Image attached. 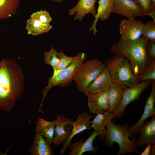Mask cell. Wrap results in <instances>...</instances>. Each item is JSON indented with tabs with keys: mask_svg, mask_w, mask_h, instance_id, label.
<instances>
[{
	"mask_svg": "<svg viewBox=\"0 0 155 155\" xmlns=\"http://www.w3.org/2000/svg\"><path fill=\"white\" fill-rule=\"evenodd\" d=\"M112 13L130 19L146 16L143 11L133 0H113Z\"/></svg>",
	"mask_w": 155,
	"mask_h": 155,
	"instance_id": "30bf717a",
	"label": "cell"
},
{
	"mask_svg": "<svg viewBox=\"0 0 155 155\" xmlns=\"http://www.w3.org/2000/svg\"><path fill=\"white\" fill-rule=\"evenodd\" d=\"M20 0H0V19H5L14 15Z\"/></svg>",
	"mask_w": 155,
	"mask_h": 155,
	"instance_id": "cb8c5ba5",
	"label": "cell"
},
{
	"mask_svg": "<svg viewBox=\"0 0 155 155\" xmlns=\"http://www.w3.org/2000/svg\"><path fill=\"white\" fill-rule=\"evenodd\" d=\"M58 54L59 61L56 69L55 71L62 70L67 68L73 62L75 58V57H72L66 55L61 50L59 51Z\"/></svg>",
	"mask_w": 155,
	"mask_h": 155,
	"instance_id": "f1b7e54d",
	"label": "cell"
},
{
	"mask_svg": "<svg viewBox=\"0 0 155 155\" xmlns=\"http://www.w3.org/2000/svg\"><path fill=\"white\" fill-rule=\"evenodd\" d=\"M152 83L151 91L146 99V104L142 117L135 124L129 127V130L131 133L137 132L138 130L144 125V122L146 119L149 117H155V80L152 81Z\"/></svg>",
	"mask_w": 155,
	"mask_h": 155,
	"instance_id": "4fadbf2b",
	"label": "cell"
},
{
	"mask_svg": "<svg viewBox=\"0 0 155 155\" xmlns=\"http://www.w3.org/2000/svg\"><path fill=\"white\" fill-rule=\"evenodd\" d=\"M114 119L113 113L107 110L102 111L96 114L93 120L90 121L91 127L98 133L100 139L105 140L107 134L106 124L112 119Z\"/></svg>",
	"mask_w": 155,
	"mask_h": 155,
	"instance_id": "2e32d148",
	"label": "cell"
},
{
	"mask_svg": "<svg viewBox=\"0 0 155 155\" xmlns=\"http://www.w3.org/2000/svg\"><path fill=\"white\" fill-rule=\"evenodd\" d=\"M144 24L140 21L135 19H124L119 25L120 40H133L138 39L142 35Z\"/></svg>",
	"mask_w": 155,
	"mask_h": 155,
	"instance_id": "8fae6325",
	"label": "cell"
},
{
	"mask_svg": "<svg viewBox=\"0 0 155 155\" xmlns=\"http://www.w3.org/2000/svg\"><path fill=\"white\" fill-rule=\"evenodd\" d=\"M108 89L87 97L88 106L91 113L96 114L101 111L108 110Z\"/></svg>",
	"mask_w": 155,
	"mask_h": 155,
	"instance_id": "ac0fdd59",
	"label": "cell"
},
{
	"mask_svg": "<svg viewBox=\"0 0 155 155\" xmlns=\"http://www.w3.org/2000/svg\"><path fill=\"white\" fill-rule=\"evenodd\" d=\"M87 54L84 52H79L75 56L72 63L67 68L53 71L52 77L49 78L47 86L42 90L43 94L41 103L39 111L42 107L43 101L50 90L53 87L58 86L65 87L70 84L76 73L85 61Z\"/></svg>",
	"mask_w": 155,
	"mask_h": 155,
	"instance_id": "277c9868",
	"label": "cell"
},
{
	"mask_svg": "<svg viewBox=\"0 0 155 155\" xmlns=\"http://www.w3.org/2000/svg\"><path fill=\"white\" fill-rule=\"evenodd\" d=\"M22 69L9 59L0 62V110H11L21 97L25 83Z\"/></svg>",
	"mask_w": 155,
	"mask_h": 155,
	"instance_id": "6da1fadb",
	"label": "cell"
},
{
	"mask_svg": "<svg viewBox=\"0 0 155 155\" xmlns=\"http://www.w3.org/2000/svg\"><path fill=\"white\" fill-rule=\"evenodd\" d=\"M53 1L57 3H61L63 0H52Z\"/></svg>",
	"mask_w": 155,
	"mask_h": 155,
	"instance_id": "d6a6232c",
	"label": "cell"
},
{
	"mask_svg": "<svg viewBox=\"0 0 155 155\" xmlns=\"http://www.w3.org/2000/svg\"><path fill=\"white\" fill-rule=\"evenodd\" d=\"M106 127L107 134L105 140L106 142L110 145H112L115 142L118 144L119 150L117 155H125L129 152L134 153L138 152L135 142L129 139L131 133L127 124L117 125L111 120L106 124Z\"/></svg>",
	"mask_w": 155,
	"mask_h": 155,
	"instance_id": "5b68a950",
	"label": "cell"
},
{
	"mask_svg": "<svg viewBox=\"0 0 155 155\" xmlns=\"http://www.w3.org/2000/svg\"><path fill=\"white\" fill-rule=\"evenodd\" d=\"M44 62L51 66L53 71H55L59 61L58 53L53 47H52L49 51L44 52Z\"/></svg>",
	"mask_w": 155,
	"mask_h": 155,
	"instance_id": "484cf974",
	"label": "cell"
},
{
	"mask_svg": "<svg viewBox=\"0 0 155 155\" xmlns=\"http://www.w3.org/2000/svg\"><path fill=\"white\" fill-rule=\"evenodd\" d=\"M149 40L143 37L133 40H121L113 44L110 49L129 61L131 70L138 80L148 61L146 47Z\"/></svg>",
	"mask_w": 155,
	"mask_h": 155,
	"instance_id": "7a4b0ae2",
	"label": "cell"
},
{
	"mask_svg": "<svg viewBox=\"0 0 155 155\" xmlns=\"http://www.w3.org/2000/svg\"><path fill=\"white\" fill-rule=\"evenodd\" d=\"M73 121L62 115H57L56 119L53 121L54 149L57 146L63 143L69 135L71 131L67 126Z\"/></svg>",
	"mask_w": 155,
	"mask_h": 155,
	"instance_id": "7c38bea8",
	"label": "cell"
},
{
	"mask_svg": "<svg viewBox=\"0 0 155 155\" xmlns=\"http://www.w3.org/2000/svg\"><path fill=\"white\" fill-rule=\"evenodd\" d=\"M155 42L149 40L146 47L148 60L155 59Z\"/></svg>",
	"mask_w": 155,
	"mask_h": 155,
	"instance_id": "f546056e",
	"label": "cell"
},
{
	"mask_svg": "<svg viewBox=\"0 0 155 155\" xmlns=\"http://www.w3.org/2000/svg\"><path fill=\"white\" fill-rule=\"evenodd\" d=\"M152 80L139 82L131 87L124 89L123 98L118 109L113 113L114 119L120 118L124 114L127 105L135 100H138L142 92L152 82Z\"/></svg>",
	"mask_w": 155,
	"mask_h": 155,
	"instance_id": "ba28073f",
	"label": "cell"
},
{
	"mask_svg": "<svg viewBox=\"0 0 155 155\" xmlns=\"http://www.w3.org/2000/svg\"><path fill=\"white\" fill-rule=\"evenodd\" d=\"M112 82L123 89L138 83L139 82L133 73L129 60L123 56L114 53L105 61Z\"/></svg>",
	"mask_w": 155,
	"mask_h": 155,
	"instance_id": "3957f363",
	"label": "cell"
},
{
	"mask_svg": "<svg viewBox=\"0 0 155 155\" xmlns=\"http://www.w3.org/2000/svg\"><path fill=\"white\" fill-rule=\"evenodd\" d=\"M140 134V137L135 142L137 148L141 147L146 144L155 143V117L144 124L138 130Z\"/></svg>",
	"mask_w": 155,
	"mask_h": 155,
	"instance_id": "e0dca14e",
	"label": "cell"
},
{
	"mask_svg": "<svg viewBox=\"0 0 155 155\" xmlns=\"http://www.w3.org/2000/svg\"><path fill=\"white\" fill-rule=\"evenodd\" d=\"M149 80H155V59L148 61L138 81L140 82Z\"/></svg>",
	"mask_w": 155,
	"mask_h": 155,
	"instance_id": "d4e9b609",
	"label": "cell"
},
{
	"mask_svg": "<svg viewBox=\"0 0 155 155\" xmlns=\"http://www.w3.org/2000/svg\"><path fill=\"white\" fill-rule=\"evenodd\" d=\"M94 117V116L86 112L79 114L76 120L70 123L73 128L69 135L63 143V146L59 152L61 155L64 154L69 148L71 140L74 136L86 130L91 128L90 120Z\"/></svg>",
	"mask_w": 155,
	"mask_h": 155,
	"instance_id": "9c48e42d",
	"label": "cell"
},
{
	"mask_svg": "<svg viewBox=\"0 0 155 155\" xmlns=\"http://www.w3.org/2000/svg\"><path fill=\"white\" fill-rule=\"evenodd\" d=\"M52 18L46 10H41L32 13L27 20L26 28L28 34L37 36L46 33L52 28Z\"/></svg>",
	"mask_w": 155,
	"mask_h": 155,
	"instance_id": "52a82bcc",
	"label": "cell"
},
{
	"mask_svg": "<svg viewBox=\"0 0 155 155\" xmlns=\"http://www.w3.org/2000/svg\"><path fill=\"white\" fill-rule=\"evenodd\" d=\"M145 13L146 16L151 17L155 20V7L150 0H133Z\"/></svg>",
	"mask_w": 155,
	"mask_h": 155,
	"instance_id": "4316f807",
	"label": "cell"
},
{
	"mask_svg": "<svg viewBox=\"0 0 155 155\" xmlns=\"http://www.w3.org/2000/svg\"><path fill=\"white\" fill-rule=\"evenodd\" d=\"M151 144H148L144 151L141 154V155H150V150L151 147Z\"/></svg>",
	"mask_w": 155,
	"mask_h": 155,
	"instance_id": "4dcf8cb0",
	"label": "cell"
},
{
	"mask_svg": "<svg viewBox=\"0 0 155 155\" xmlns=\"http://www.w3.org/2000/svg\"><path fill=\"white\" fill-rule=\"evenodd\" d=\"M43 136L36 133L34 142L29 149L32 155H52V148Z\"/></svg>",
	"mask_w": 155,
	"mask_h": 155,
	"instance_id": "7402d4cb",
	"label": "cell"
},
{
	"mask_svg": "<svg viewBox=\"0 0 155 155\" xmlns=\"http://www.w3.org/2000/svg\"><path fill=\"white\" fill-rule=\"evenodd\" d=\"M112 82L109 71L105 67L102 73L93 81L83 92L88 97L93 94L108 90Z\"/></svg>",
	"mask_w": 155,
	"mask_h": 155,
	"instance_id": "5bb4252c",
	"label": "cell"
},
{
	"mask_svg": "<svg viewBox=\"0 0 155 155\" xmlns=\"http://www.w3.org/2000/svg\"><path fill=\"white\" fill-rule=\"evenodd\" d=\"M99 134L95 131L92 133L85 141L80 140L70 144L69 148L70 155H81L84 153L90 152H94L96 150L93 146L94 140Z\"/></svg>",
	"mask_w": 155,
	"mask_h": 155,
	"instance_id": "d6986e66",
	"label": "cell"
},
{
	"mask_svg": "<svg viewBox=\"0 0 155 155\" xmlns=\"http://www.w3.org/2000/svg\"><path fill=\"white\" fill-rule=\"evenodd\" d=\"M105 67L104 64L95 59L84 62L76 73L73 80L78 90L83 92L102 73Z\"/></svg>",
	"mask_w": 155,
	"mask_h": 155,
	"instance_id": "8992f818",
	"label": "cell"
},
{
	"mask_svg": "<svg viewBox=\"0 0 155 155\" xmlns=\"http://www.w3.org/2000/svg\"><path fill=\"white\" fill-rule=\"evenodd\" d=\"M36 133L44 136L50 144L53 142L54 124L53 121L50 122L38 117L36 128Z\"/></svg>",
	"mask_w": 155,
	"mask_h": 155,
	"instance_id": "603a6c76",
	"label": "cell"
},
{
	"mask_svg": "<svg viewBox=\"0 0 155 155\" xmlns=\"http://www.w3.org/2000/svg\"><path fill=\"white\" fill-rule=\"evenodd\" d=\"M123 90L121 86L112 82L108 89V111L113 113L118 109L122 101Z\"/></svg>",
	"mask_w": 155,
	"mask_h": 155,
	"instance_id": "44dd1931",
	"label": "cell"
},
{
	"mask_svg": "<svg viewBox=\"0 0 155 155\" xmlns=\"http://www.w3.org/2000/svg\"><path fill=\"white\" fill-rule=\"evenodd\" d=\"M150 154L154 155L155 154V145H152L150 149Z\"/></svg>",
	"mask_w": 155,
	"mask_h": 155,
	"instance_id": "1f68e13d",
	"label": "cell"
},
{
	"mask_svg": "<svg viewBox=\"0 0 155 155\" xmlns=\"http://www.w3.org/2000/svg\"><path fill=\"white\" fill-rule=\"evenodd\" d=\"M97 0H79L77 4L69 10L70 16L75 14V20L82 21L87 14L90 13L94 17L96 14L95 4Z\"/></svg>",
	"mask_w": 155,
	"mask_h": 155,
	"instance_id": "9a60e30c",
	"label": "cell"
},
{
	"mask_svg": "<svg viewBox=\"0 0 155 155\" xmlns=\"http://www.w3.org/2000/svg\"><path fill=\"white\" fill-rule=\"evenodd\" d=\"M152 5L155 7V0H150Z\"/></svg>",
	"mask_w": 155,
	"mask_h": 155,
	"instance_id": "836d02e7",
	"label": "cell"
},
{
	"mask_svg": "<svg viewBox=\"0 0 155 155\" xmlns=\"http://www.w3.org/2000/svg\"><path fill=\"white\" fill-rule=\"evenodd\" d=\"M113 0H99L98 6L96 14L94 17V20L89 30L90 32L93 31V33L96 35L97 32L96 28L99 19L104 21L108 19L112 13Z\"/></svg>",
	"mask_w": 155,
	"mask_h": 155,
	"instance_id": "ffe728a7",
	"label": "cell"
},
{
	"mask_svg": "<svg viewBox=\"0 0 155 155\" xmlns=\"http://www.w3.org/2000/svg\"><path fill=\"white\" fill-rule=\"evenodd\" d=\"M142 34L143 37L155 42V20H149L144 24Z\"/></svg>",
	"mask_w": 155,
	"mask_h": 155,
	"instance_id": "83f0119b",
	"label": "cell"
}]
</instances>
